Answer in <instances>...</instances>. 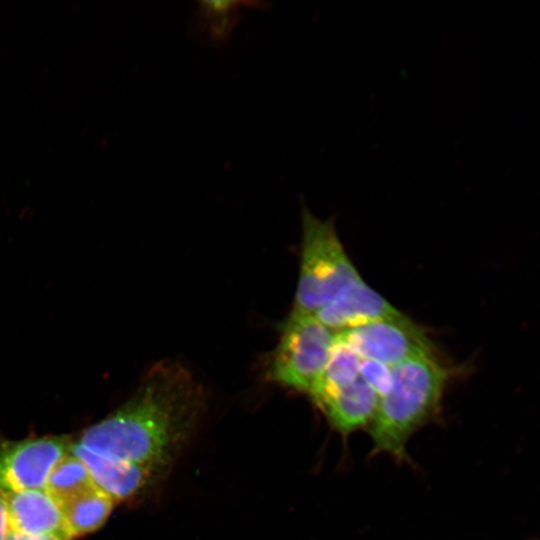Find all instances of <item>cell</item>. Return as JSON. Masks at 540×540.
Here are the masks:
<instances>
[{"label": "cell", "instance_id": "obj_1", "mask_svg": "<svg viewBox=\"0 0 540 540\" xmlns=\"http://www.w3.org/2000/svg\"><path fill=\"white\" fill-rule=\"evenodd\" d=\"M205 408V390L195 375L179 361L161 360L148 369L130 398L75 441L165 476Z\"/></svg>", "mask_w": 540, "mask_h": 540}, {"label": "cell", "instance_id": "obj_2", "mask_svg": "<svg viewBox=\"0 0 540 540\" xmlns=\"http://www.w3.org/2000/svg\"><path fill=\"white\" fill-rule=\"evenodd\" d=\"M391 370V386L379 398L368 431L374 453L404 459L409 438L439 408L450 373L434 353L409 357Z\"/></svg>", "mask_w": 540, "mask_h": 540}, {"label": "cell", "instance_id": "obj_3", "mask_svg": "<svg viewBox=\"0 0 540 540\" xmlns=\"http://www.w3.org/2000/svg\"><path fill=\"white\" fill-rule=\"evenodd\" d=\"M301 257L292 310L314 314L361 278L336 231L334 218L321 220L301 200Z\"/></svg>", "mask_w": 540, "mask_h": 540}, {"label": "cell", "instance_id": "obj_4", "mask_svg": "<svg viewBox=\"0 0 540 540\" xmlns=\"http://www.w3.org/2000/svg\"><path fill=\"white\" fill-rule=\"evenodd\" d=\"M279 330L267 377L276 384L310 395L328 361L336 332L315 315L293 310Z\"/></svg>", "mask_w": 540, "mask_h": 540}, {"label": "cell", "instance_id": "obj_5", "mask_svg": "<svg viewBox=\"0 0 540 540\" xmlns=\"http://www.w3.org/2000/svg\"><path fill=\"white\" fill-rule=\"evenodd\" d=\"M71 436L45 435L0 442V493L45 489L47 478L69 454Z\"/></svg>", "mask_w": 540, "mask_h": 540}, {"label": "cell", "instance_id": "obj_6", "mask_svg": "<svg viewBox=\"0 0 540 540\" xmlns=\"http://www.w3.org/2000/svg\"><path fill=\"white\" fill-rule=\"evenodd\" d=\"M361 359L390 367L419 354L433 353L429 337L404 314L336 332Z\"/></svg>", "mask_w": 540, "mask_h": 540}, {"label": "cell", "instance_id": "obj_7", "mask_svg": "<svg viewBox=\"0 0 540 540\" xmlns=\"http://www.w3.org/2000/svg\"><path fill=\"white\" fill-rule=\"evenodd\" d=\"M70 453L83 462L96 487L115 503L143 496L164 477L151 468L114 458L73 439Z\"/></svg>", "mask_w": 540, "mask_h": 540}, {"label": "cell", "instance_id": "obj_8", "mask_svg": "<svg viewBox=\"0 0 540 540\" xmlns=\"http://www.w3.org/2000/svg\"><path fill=\"white\" fill-rule=\"evenodd\" d=\"M401 314L359 278L344 287L331 302L313 315L331 330L339 332Z\"/></svg>", "mask_w": 540, "mask_h": 540}, {"label": "cell", "instance_id": "obj_9", "mask_svg": "<svg viewBox=\"0 0 540 540\" xmlns=\"http://www.w3.org/2000/svg\"><path fill=\"white\" fill-rule=\"evenodd\" d=\"M10 530L30 535L68 538L60 505L42 490H24L4 495Z\"/></svg>", "mask_w": 540, "mask_h": 540}, {"label": "cell", "instance_id": "obj_10", "mask_svg": "<svg viewBox=\"0 0 540 540\" xmlns=\"http://www.w3.org/2000/svg\"><path fill=\"white\" fill-rule=\"evenodd\" d=\"M379 396L359 377L324 402L319 409L331 426L347 435L372 422Z\"/></svg>", "mask_w": 540, "mask_h": 540}, {"label": "cell", "instance_id": "obj_11", "mask_svg": "<svg viewBox=\"0 0 540 540\" xmlns=\"http://www.w3.org/2000/svg\"><path fill=\"white\" fill-rule=\"evenodd\" d=\"M191 32L215 47L225 46L241 19L243 8L268 9L269 4L258 1H198Z\"/></svg>", "mask_w": 540, "mask_h": 540}, {"label": "cell", "instance_id": "obj_12", "mask_svg": "<svg viewBox=\"0 0 540 540\" xmlns=\"http://www.w3.org/2000/svg\"><path fill=\"white\" fill-rule=\"evenodd\" d=\"M115 502L98 487L61 505L66 531L71 540L93 533L109 518Z\"/></svg>", "mask_w": 540, "mask_h": 540}, {"label": "cell", "instance_id": "obj_13", "mask_svg": "<svg viewBox=\"0 0 540 540\" xmlns=\"http://www.w3.org/2000/svg\"><path fill=\"white\" fill-rule=\"evenodd\" d=\"M361 360L349 346L335 336L325 368L309 395L318 408L359 377Z\"/></svg>", "mask_w": 540, "mask_h": 540}, {"label": "cell", "instance_id": "obj_14", "mask_svg": "<svg viewBox=\"0 0 540 540\" xmlns=\"http://www.w3.org/2000/svg\"><path fill=\"white\" fill-rule=\"evenodd\" d=\"M95 486L83 462L69 452L51 470L45 490L61 506Z\"/></svg>", "mask_w": 540, "mask_h": 540}, {"label": "cell", "instance_id": "obj_15", "mask_svg": "<svg viewBox=\"0 0 540 540\" xmlns=\"http://www.w3.org/2000/svg\"><path fill=\"white\" fill-rule=\"evenodd\" d=\"M359 375L373 388L379 398L384 396L391 386V367L381 362L362 359L359 366Z\"/></svg>", "mask_w": 540, "mask_h": 540}, {"label": "cell", "instance_id": "obj_16", "mask_svg": "<svg viewBox=\"0 0 540 540\" xmlns=\"http://www.w3.org/2000/svg\"><path fill=\"white\" fill-rule=\"evenodd\" d=\"M4 540H69L57 535H30L10 530Z\"/></svg>", "mask_w": 540, "mask_h": 540}, {"label": "cell", "instance_id": "obj_17", "mask_svg": "<svg viewBox=\"0 0 540 540\" xmlns=\"http://www.w3.org/2000/svg\"><path fill=\"white\" fill-rule=\"evenodd\" d=\"M10 531L9 518L7 513L6 501L0 493V540H4Z\"/></svg>", "mask_w": 540, "mask_h": 540}]
</instances>
